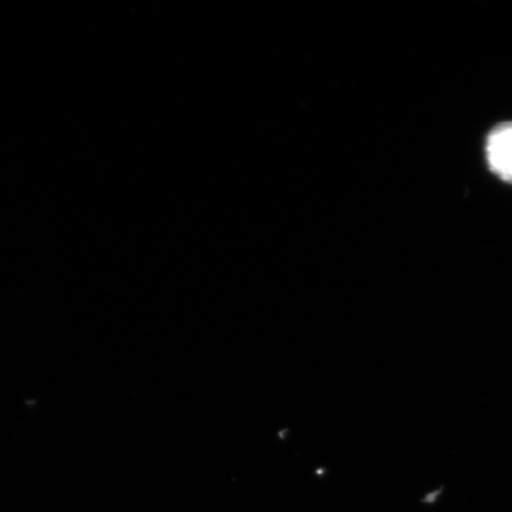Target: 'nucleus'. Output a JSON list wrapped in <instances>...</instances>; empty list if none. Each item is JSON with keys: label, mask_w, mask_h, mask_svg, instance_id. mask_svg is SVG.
Returning a JSON list of instances; mask_svg holds the SVG:
<instances>
[{"label": "nucleus", "mask_w": 512, "mask_h": 512, "mask_svg": "<svg viewBox=\"0 0 512 512\" xmlns=\"http://www.w3.org/2000/svg\"><path fill=\"white\" fill-rule=\"evenodd\" d=\"M486 153L512 155V123L499 124L490 132Z\"/></svg>", "instance_id": "1"}, {"label": "nucleus", "mask_w": 512, "mask_h": 512, "mask_svg": "<svg viewBox=\"0 0 512 512\" xmlns=\"http://www.w3.org/2000/svg\"><path fill=\"white\" fill-rule=\"evenodd\" d=\"M492 172H495L504 182L512 184V155H498V153H486Z\"/></svg>", "instance_id": "2"}]
</instances>
